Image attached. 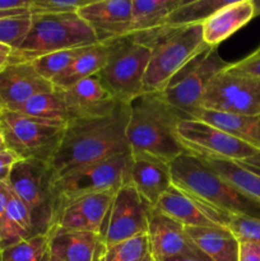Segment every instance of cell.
Returning <instances> with one entry per match:
<instances>
[{"label": "cell", "mask_w": 260, "mask_h": 261, "mask_svg": "<svg viewBox=\"0 0 260 261\" xmlns=\"http://www.w3.org/2000/svg\"><path fill=\"white\" fill-rule=\"evenodd\" d=\"M201 109L237 115H260V79L227 66L211 82L201 101Z\"/></svg>", "instance_id": "obj_12"}, {"label": "cell", "mask_w": 260, "mask_h": 261, "mask_svg": "<svg viewBox=\"0 0 260 261\" xmlns=\"http://www.w3.org/2000/svg\"><path fill=\"white\" fill-rule=\"evenodd\" d=\"M181 119H189L171 107L161 92L143 93L130 102L126 140L132 154H148L171 163L188 153L176 138Z\"/></svg>", "instance_id": "obj_2"}, {"label": "cell", "mask_w": 260, "mask_h": 261, "mask_svg": "<svg viewBox=\"0 0 260 261\" xmlns=\"http://www.w3.org/2000/svg\"><path fill=\"white\" fill-rule=\"evenodd\" d=\"M61 92L74 120L107 116L120 105L114 94L105 86L98 74L83 79Z\"/></svg>", "instance_id": "obj_18"}, {"label": "cell", "mask_w": 260, "mask_h": 261, "mask_svg": "<svg viewBox=\"0 0 260 261\" xmlns=\"http://www.w3.org/2000/svg\"><path fill=\"white\" fill-rule=\"evenodd\" d=\"M105 43L107 58L98 76L117 101L130 103L143 94V82L152 50L132 36Z\"/></svg>", "instance_id": "obj_7"}, {"label": "cell", "mask_w": 260, "mask_h": 261, "mask_svg": "<svg viewBox=\"0 0 260 261\" xmlns=\"http://www.w3.org/2000/svg\"><path fill=\"white\" fill-rule=\"evenodd\" d=\"M228 228L239 242L260 245V221L245 216H231Z\"/></svg>", "instance_id": "obj_36"}, {"label": "cell", "mask_w": 260, "mask_h": 261, "mask_svg": "<svg viewBox=\"0 0 260 261\" xmlns=\"http://www.w3.org/2000/svg\"><path fill=\"white\" fill-rule=\"evenodd\" d=\"M241 167H244L245 170L250 171V172L255 173V175L260 176V150L252 157L247 158V160L241 161V162H237Z\"/></svg>", "instance_id": "obj_40"}, {"label": "cell", "mask_w": 260, "mask_h": 261, "mask_svg": "<svg viewBox=\"0 0 260 261\" xmlns=\"http://www.w3.org/2000/svg\"><path fill=\"white\" fill-rule=\"evenodd\" d=\"M130 184L152 208H155L161 196L172 186L171 163L148 154H132Z\"/></svg>", "instance_id": "obj_21"}, {"label": "cell", "mask_w": 260, "mask_h": 261, "mask_svg": "<svg viewBox=\"0 0 260 261\" xmlns=\"http://www.w3.org/2000/svg\"><path fill=\"white\" fill-rule=\"evenodd\" d=\"M114 195L112 191L88 194L64 204L56 212L51 227L102 234Z\"/></svg>", "instance_id": "obj_16"}, {"label": "cell", "mask_w": 260, "mask_h": 261, "mask_svg": "<svg viewBox=\"0 0 260 261\" xmlns=\"http://www.w3.org/2000/svg\"><path fill=\"white\" fill-rule=\"evenodd\" d=\"M15 111L27 116L51 120V121H61L65 124L74 120L73 114L64 99L63 92L59 89L32 97Z\"/></svg>", "instance_id": "obj_28"}, {"label": "cell", "mask_w": 260, "mask_h": 261, "mask_svg": "<svg viewBox=\"0 0 260 261\" xmlns=\"http://www.w3.org/2000/svg\"><path fill=\"white\" fill-rule=\"evenodd\" d=\"M9 60H10V56L0 55V70H2V69L4 68L8 63H9Z\"/></svg>", "instance_id": "obj_45"}, {"label": "cell", "mask_w": 260, "mask_h": 261, "mask_svg": "<svg viewBox=\"0 0 260 261\" xmlns=\"http://www.w3.org/2000/svg\"><path fill=\"white\" fill-rule=\"evenodd\" d=\"M0 148H5V147H4V142H3V135H2V133H0Z\"/></svg>", "instance_id": "obj_48"}, {"label": "cell", "mask_w": 260, "mask_h": 261, "mask_svg": "<svg viewBox=\"0 0 260 261\" xmlns=\"http://www.w3.org/2000/svg\"><path fill=\"white\" fill-rule=\"evenodd\" d=\"M130 36L152 50L143 82V93L162 92L178 71L209 47L204 42L201 24L162 27Z\"/></svg>", "instance_id": "obj_3"}, {"label": "cell", "mask_w": 260, "mask_h": 261, "mask_svg": "<svg viewBox=\"0 0 260 261\" xmlns=\"http://www.w3.org/2000/svg\"><path fill=\"white\" fill-rule=\"evenodd\" d=\"M32 24V15L22 14L15 17L0 18V43L13 51L17 50L27 36Z\"/></svg>", "instance_id": "obj_34"}, {"label": "cell", "mask_w": 260, "mask_h": 261, "mask_svg": "<svg viewBox=\"0 0 260 261\" xmlns=\"http://www.w3.org/2000/svg\"><path fill=\"white\" fill-rule=\"evenodd\" d=\"M54 182L48 163L36 160L18 161L8 178L10 191L30 212L36 234H47L54 223Z\"/></svg>", "instance_id": "obj_8"}, {"label": "cell", "mask_w": 260, "mask_h": 261, "mask_svg": "<svg viewBox=\"0 0 260 261\" xmlns=\"http://www.w3.org/2000/svg\"><path fill=\"white\" fill-rule=\"evenodd\" d=\"M185 2L186 0H132L133 17L130 35L162 28L168 15Z\"/></svg>", "instance_id": "obj_27"}, {"label": "cell", "mask_w": 260, "mask_h": 261, "mask_svg": "<svg viewBox=\"0 0 260 261\" xmlns=\"http://www.w3.org/2000/svg\"><path fill=\"white\" fill-rule=\"evenodd\" d=\"M175 134L184 149L199 158L241 162L259 152L256 148L198 119H181L176 125Z\"/></svg>", "instance_id": "obj_11"}, {"label": "cell", "mask_w": 260, "mask_h": 261, "mask_svg": "<svg viewBox=\"0 0 260 261\" xmlns=\"http://www.w3.org/2000/svg\"><path fill=\"white\" fill-rule=\"evenodd\" d=\"M227 0H196L188 2L173 10L166 19L163 27L184 28L189 25L203 24L213 13L227 4Z\"/></svg>", "instance_id": "obj_29"}, {"label": "cell", "mask_w": 260, "mask_h": 261, "mask_svg": "<svg viewBox=\"0 0 260 261\" xmlns=\"http://www.w3.org/2000/svg\"><path fill=\"white\" fill-rule=\"evenodd\" d=\"M98 43L92 28L76 12L32 15V24L12 61H32L38 56Z\"/></svg>", "instance_id": "obj_5"}, {"label": "cell", "mask_w": 260, "mask_h": 261, "mask_svg": "<svg viewBox=\"0 0 260 261\" xmlns=\"http://www.w3.org/2000/svg\"><path fill=\"white\" fill-rule=\"evenodd\" d=\"M50 81L40 75L31 61H12L0 70V99L7 110L15 111L40 93L54 91Z\"/></svg>", "instance_id": "obj_17"}, {"label": "cell", "mask_w": 260, "mask_h": 261, "mask_svg": "<svg viewBox=\"0 0 260 261\" xmlns=\"http://www.w3.org/2000/svg\"><path fill=\"white\" fill-rule=\"evenodd\" d=\"M228 64L218 55L217 47H208L178 71L161 93L171 107L189 119H195L211 82Z\"/></svg>", "instance_id": "obj_10"}, {"label": "cell", "mask_w": 260, "mask_h": 261, "mask_svg": "<svg viewBox=\"0 0 260 261\" xmlns=\"http://www.w3.org/2000/svg\"><path fill=\"white\" fill-rule=\"evenodd\" d=\"M3 110H4V106H3V102H2V99H0V112H2Z\"/></svg>", "instance_id": "obj_49"}, {"label": "cell", "mask_w": 260, "mask_h": 261, "mask_svg": "<svg viewBox=\"0 0 260 261\" xmlns=\"http://www.w3.org/2000/svg\"><path fill=\"white\" fill-rule=\"evenodd\" d=\"M195 119L208 122L260 150V115H237L201 109Z\"/></svg>", "instance_id": "obj_24"}, {"label": "cell", "mask_w": 260, "mask_h": 261, "mask_svg": "<svg viewBox=\"0 0 260 261\" xmlns=\"http://www.w3.org/2000/svg\"><path fill=\"white\" fill-rule=\"evenodd\" d=\"M66 124L4 109L0 112V133L7 149L20 160L50 163L60 145Z\"/></svg>", "instance_id": "obj_6"}, {"label": "cell", "mask_w": 260, "mask_h": 261, "mask_svg": "<svg viewBox=\"0 0 260 261\" xmlns=\"http://www.w3.org/2000/svg\"><path fill=\"white\" fill-rule=\"evenodd\" d=\"M200 160H203L212 170L229 181L232 185L260 201V176L245 170L233 161L218 160V158H200Z\"/></svg>", "instance_id": "obj_30"}, {"label": "cell", "mask_w": 260, "mask_h": 261, "mask_svg": "<svg viewBox=\"0 0 260 261\" xmlns=\"http://www.w3.org/2000/svg\"><path fill=\"white\" fill-rule=\"evenodd\" d=\"M76 13L92 28L101 43L129 36L132 31V0L87 2Z\"/></svg>", "instance_id": "obj_15"}, {"label": "cell", "mask_w": 260, "mask_h": 261, "mask_svg": "<svg viewBox=\"0 0 260 261\" xmlns=\"http://www.w3.org/2000/svg\"><path fill=\"white\" fill-rule=\"evenodd\" d=\"M19 160L20 158L10 149L4 148L0 150V182H8L13 167Z\"/></svg>", "instance_id": "obj_38"}, {"label": "cell", "mask_w": 260, "mask_h": 261, "mask_svg": "<svg viewBox=\"0 0 260 261\" xmlns=\"http://www.w3.org/2000/svg\"><path fill=\"white\" fill-rule=\"evenodd\" d=\"M147 236L154 261H165L198 250L189 239L185 226L154 208L149 214Z\"/></svg>", "instance_id": "obj_20"}, {"label": "cell", "mask_w": 260, "mask_h": 261, "mask_svg": "<svg viewBox=\"0 0 260 261\" xmlns=\"http://www.w3.org/2000/svg\"><path fill=\"white\" fill-rule=\"evenodd\" d=\"M88 47L89 46H86V47L69 48V50L46 54V55L38 56L31 63L42 78L53 82L59 74L68 69Z\"/></svg>", "instance_id": "obj_32"}, {"label": "cell", "mask_w": 260, "mask_h": 261, "mask_svg": "<svg viewBox=\"0 0 260 261\" xmlns=\"http://www.w3.org/2000/svg\"><path fill=\"white\" fill-rule=\"evenodd\" d=\"M32 236H36V232L30 212L10 191L7 211L0 227V251Z\"/></svg>", "instance_id": "obj_26"}, {"label": "cell", "mask_w": 260, "mask_h": 261, "mask_svg": "<svg viewBox=\"0 0 260 261\" xmlns=\"http://www.w3.org/2000/svg\"><path fill=\"white\" fill-rule=\"evenodd\" d=\"M172 184L231 214L260 221V201L219 176L199 157L184 153L171 162Z\"/></svg>", "instance_id": "obj_4"}, {"label": "cell", "mask_w": 260, "mask_h": 261, "mask_svg": "<svg viewBox=\"0 0 260 261\" xmlns=\"http://www.w3.org/2000/svg\"><path fill=\"white\" fill-rule=\"evenodd\" d=\"M165 261H212L209 257H206L203 252H200L199 250H195L193 252H188V254L180 255V256L171 257Z\"/></svg>", "instance_id": "obj_43"}, {"label": "cell", "mask_w": 260, "mask_h": 261, "mask_svg": "<svg viewBox=\"0 0 260 261\" xmlns=\"http://www.w3.org/2000/svg\"><path fill=\"white\" fill-rule=\"evenodd\" d=\"M103 261H154L147 234L132 237L106 247Z\"/></svg>", "instance_id": "obj_33"}, {"label": "cell", "mask_w": 260, "mask_h": 261, "mask_svg": "<svg viewBox=\"0 0 260 261\" xmlns=\"http://www.w3.org/2000/svg\"><path fill=\"white\" fill-rule=\"evenodd\" d=\"M9 196H10V189L9 186H8V184L0 182V227H2L3 219H4Z\"/></svg>", "instance_id": "obj_41"}, {"label": "cell", "mask_w": 260, "mask_h": 261, "mask_svg": "<svg viewBox=\"0 0 260 261\" xmlns=\"http://www.w3.org/2000/svg\"><path fill=\"white\" fill-rule=\"evenodd\" d=\"M48 261H61V260H59L58 257H55V256H54V255L50 254V257H48Z\"/></svg>", "instance_id": "obj_46"}, {"label": "cell", "mask_w": 260, "mask_h": 261, "mask_svg": "<svg viewBox=\"0 0 260 261\" xmlns=\"http://www.w3.org/2000/svg\"><path fill=\"white\" fill-rule=\"evenodd\" d=\"M132 153L125 152L73 171L54 182L55 214L60 206L79 196L112 191L130 184ZM55 218V217H54Z\"/></svg>", "instance_id": "obj_9"}, {"label": "cell", "mask_w": 260, "mask_h": 261, "mask_svg": "<svg viewBox=\"0 0 260 261\" xmlns=\"http://www.w3.org/2000/svg\"><path fill=\"white\" fill-rule=\"evenodd\" d=\"M107 58V45L106 43H96L92 45L69 66L68 69L59 74L51 83L54 88L68 89L74 84L79 83L83 79L96 75L103 68Z\"/></svg>", "instance_id": "obj_25"}, {"label": "cell", "mask_w": 260, "mask_h": 261, "mask_svg": "<svg viewBox=\"0 0 260 261\" xmlns=\"http://www.w3.org/2000/svg\"><path fill=\"white\" fill-rule=\"evenodd\" d=\"M3 149H4V148H0V150H3Z\"/></svg>", "instance_id": "obj_50"}, {"label": "cell", "mask_w": 260, "mask_h": 261, "mask_svg": "<svg viewBox=\"0 0 260 261\" xmlns=\"http://www.w3.org/2000/svg\"><path fill=\"white\" fill-rule=\"evenodd\" d=\"M255 15L256 5L252 0L228 2L201 24L204 42L209 47H217L240 28L246 25Z\"/></svg>", "instance_id": "obj_22"}, {"label": "cell", "mask_w": 260, "mask_h": 261, "mask_svg": "<svg viewBox=\"0 0 260 261\" xmlns=\"http://www.w3.org/2000/svg\"><path fill=\"white\" fill-rule=\"evenodd\" d=\"M194 246L212 261H239L240 242L228 227H185Z\"/></svg>", "instance_id": "obj_23"}, {"label": "cell", "mask_w": 260, "mask_h": 261, "mask_svg": "<svg viewBox=\"0 0 260 261\" xmlns=\"http://www.w3.org/2000/svg\"><path fill=\"white\" fill-rule=\"evenodd\" d=\"M88 0H31V15L61 14L76 12Z\"/></svg>", "instance_id": "obj_35"}, {"label": "cell", "mask_w": 260, "mask_h": 261, "mask_svg": "<svg viewBox=\"0 0 260 261\" xmlns=\"http://www.w3.org/2000/svg\"><path fill=\"white\" fill-rule=\"evenodd\" d=\"M239 261H260V245L252 242H240Z\"/></svg>", "instance_id": "obj_39"}, {"label": "cell", "mask_w": 260, "mask_h": 261, "mask_svg": "<svg viewBox=\"0 0 260 261\" xmlns=\"http://www.w3.org/2000/svg\"><path fill=\"white\" fill-rule=\"evenodd\" d=\"M31 0H0V10L30 9Z\"/></svg>", "instance_id": "obj_42"}, {"label": "cell", "mask_w": 260, "mask_h": 261, "mask_svg": "<svg viewBox=\"0 0 260 261\" xmlns=\"http://www.w3.org/2000/svg\"><path fill=\"white\" fill-rule=\"evenodd\" d=\"M185 227H228L231 214L211 205L172 184L161 196L155 208Z\"/></svg>", "instance_id": "obj_14"}, {"label": "cell", "mask_w": 260, "mask_h": 261, "mask_svg": "<svg viewBox=\"0 0 260 261\" xmlns=\"http://www.w3.org/2000/svg\"><path fill=\"white\" fill-rule=\"evenodd\" d=\"M228 66L232 70L260 79V56L249 55L247 58L242 59V60L229 64Z\"/></svg>", "instance_id": "obj_37"}, {"label": "cell", "mask_w": 260, "mask_h": 261, "mask_svg": "<svg viewBox=\"0 0 260 261\" xmlns=\"http://www.w3.org/2000/svg\"><path fill=\"white\" fill-rule=\"evenodd\" d=\"M152 209L132 184L120 188L112 199L102 231L106 247L139 234H147Z\"/></svg>", "instance_id": "obj_13"}, {"label": "cell", "mask_w": 260, "mask_h": 261, "mask_svg": "<svg viewBox=\"0 0 260 261\" xmlns=\"http://www.w3.org/2000/svg\"><path fill=\"white\" fill-rule=\"evenodd\" d=\"M251 55H256V56H260V46H259V47L256 48V50L254 51V53L251 54Z\"/></svg>", "instance_id": "obj_47"}, {"label": "cell", "mask_w": 260, "mask_h": 261, "mask_svg": "<svg viewBox=\"0 0 260 261\" xmlns=\"http://www.w3.org/2000/svg\"><path fill=\"white\" fill-rule=\"evenodd\" d=\"M130 103L117 106L112 114L84 117L68 122L60 145L48 167L54 178L63 177L82 167L129 152L126 127Z\"/></svg>", "instance_id": "obj_1"}, {"label": "cell", "mask_w": 260, "mask_h": 261, "mask_svg": "<svg viewBox=\"0 0 260 261\" xmlns=\"http://www.w3.org/2000/svg\"><path fill=\"white\" fill-rule=\"evenodd\" d=\"M13 50L10 47H8V46L5 45H2L0 43V55H7V56H10L12 55Z\"/></svg>", "instance_id": "obj_44"}, {"label": "cell", "mask_w": 260, "mask_h": 261, "mask_svg": "<svg viewBox=\"0 0 260 261\" xmlns=\"http://www.w3.org/2000/svg\"><path fill=\"white\" fill-rule=\"evenodd\" d=\"M48 257L47 234H36L0 251V261H48Z\"/></svg>", "instance_id": "obj_31"}, {"label": "cell", "mask_w": 260, "mask_h": 261, "mask_svg": "<svg viewBox=\"0 0 260 261\" xmlns=\"http://www.w3.org/2000/svg\"><path fill=\"white\" fill-rule=\"evenodd\" d=\"M50 254L61 261H103L106 244L94 232L51 227L47 232Z\"/></svg>", "instance_id": "obj_19"}]
</instances>
